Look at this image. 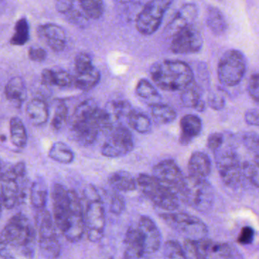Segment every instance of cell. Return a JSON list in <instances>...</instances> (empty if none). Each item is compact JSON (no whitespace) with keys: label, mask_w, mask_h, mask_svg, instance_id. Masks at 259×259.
<instances>
[{"label":"cell","mask_w":259,"mask_h":259,"mask_svg":"<svg viewBox=\"0 0 259 259\" xmlns=\"http://www.w3.org/2000/svg\"><path fill=\"white\" fill-rule=\"evenodd\" d=\"M189 176L197 178L206 179L211 172V160L207 154L202 151L192 153L188 163Z\"/></svg>","instance_id":"d4e9b609"},{"label":"cell","mask_w":259,"mask_h":259,"mask_svg":"<svg viewBox=\"0 0 259 259\" xmlns=\"http://www.w3.org/2000/svg\"><path fill=\"white\" fill-rule=\"evenodd\" d=\"M41 78L45 85H54V71L50 69H44L42 71Z\"/></svg>","instance_id":"9f6ffc18"},{"label":"cell","mask_w":259,"mask_h":259,"mask_svg":"<svg viewBox=\"0 0 259 259\" xmlns=\"http://www.w3.org/2000/svg\"><path fill=\"white\" fill-rule=\"evenodd\" d=\"M181 199L200 212H207L214 204V191L206 179L188 176L178 192Z\"/></svg>","instance_id":"8992f818"},{"label":"cell","mask_w":259,"mask_h":259,"mask_svg":"<svg viewBox=\"0 0 259 259\" xmlns=\"http://www.w3.org/2000/svg\"><path fill=\"white\" fill-rule=\"evenodd\" d=\"M26 166L24 162L3 172L0 177V200L3 206L12 209L22 203L26 196Z\"/></svg>","instance_id":"277c9868"},{"label":"cell","mask_w":259,"mask_h":259,"mask_svg":"<svg viewBox=\"0 0 259 259\" xmlns=\"http://www.w3.org/2000/svg\"><path fill=\"white\" fill-rule=\"evenodd\" d=\"M204 239V258H236L242 256L228 242H215L207 237Z\"/></svg>","instance_id":"cb8c5ba5"},{"label":"cell","mask_w":259,"mask_h":259,"mask_svg":"<svg viewBox=\"0 0 259 259\" xmlns=\"http://www.w3.org/2000/svg\"><path fill=\"white\" fill-rule=\"evenodd\" d=\"M180 92V101L185 107L193 109L200 113L205 110L206 102L203 99L202 89L195 80Z\"/></svg>","instance_id":"7402d4cb"},{"label":"cell","mask_w":259,"mask_h":259,"mask_svg":"<svg viewBox=\"0 0 259 259\" xmlns=\"http://www.w3.org/2000/svg\"><path fill=\"white\" fill-rule=\"evenodd\" d=\"M101 154L109 158L125 157L134 149L133 134L125 125H118L106 134Z\"/></svg>","instance_id":"4fadbf2b"},{"label":"cell","mask_w":259,"mask_h":259,"mask_svg":"<svg viewBox=\"0 0 259 259\" xmlns=\"http://www.w3.org/2000/svg\"><path fill=\"white\" fill-rule=\"evenodd\" d=\"M150 109L153 119L160 125L172 123L177 119V112L167 104L160 102L153 103L150 104Z\"/></svg>","instance_id":"d6a6232c"},{"label":"cell","mask_w":259,"mask_h":259,"mask_svg":"<svg viewBox=\"0 0 259 259\" xmlns=\"http://www.w3.org/2000/svg\"><path fill=\"white\" fill-rule=\"evenodd\" d=\"M26 115L29 122L34 126H41L49 119V107L44 100L34 98L26 107Z\"/></svg>","instance_id":"484cf974"},{"label":"cell","mask_w":259,"mask_h":259,"mask_svg":"<svg viewBox=\"0 0 259 259\" xmlns=\"http://www.w3.org/2000/svg\"><path fill=\"white\" fill-rule=\"evenodd\" d=\"M48 199V186L45 179L37 177L30 189V201L36 210L46 208Z\"/></svg>","instance_id":"f546056e"},{"label":"cell","mask_w":259,"mask_h":259,"mask_svg":"<svg viewBox=\"0 0 259 259\" xmlns=\"http://www.w3.org/2000/svg\"><path fill=\"white\" fill-rule=\"evenodd\" d=\"M125 201L123 196L119 193V192L114 191L113 195L110 197V210L115 215H120L125 211Z\"/></svg>","instance_id":"ee69618b"},{"label":"cell","mask_w":259,"mask_h":259,"mask_svg":"<svg viewBox=\"0 0 259 259\" xmlns=\"http://www.w3.org/2000/svg\"><path fill=\"white\" fill-rule=\"evenodd\" d=\"M92 57L86 53H80L75 59V68L76 73L84 72L94 67Z\"/></svg>","instance_id":"f6af8a7d"},{"label":"cell","mask_w":259,"mask_h":259,"mask_svg":"<svg viewBox=\"0 0 259 259\" xmlns=\"http://www.w3.org/2000/svg\"><path fill=\"white\" fill-rule=\"evenodd\" d=\"M3 204L2 202H1V200H0V218H1V215H2V209H3Z\"/></svg>","instance_id":"6f0895ef"},{"label":"cell","mask_w":259,"mask_h":259,"mask_svg":"<svg viewBox=\"0 0 259 259\" xmlns=\"http://www.w3.org/2000/svg\"><path fill=\"white\" fill-rule=\"evenodd\" d=\"M225 142V137L221 133H211L207 138V147L213 154L218 151Z\"/></svg>","instance_id":"c3c4849f"},{"label":"cell","mask_w":259,"mask_h":259,"mask_svg":"<svg viewBox=\"0 0 259 259\" xmlns=\"http://www.w3.org/2000/svg\"><path fill=\"white\" fill-rule=\"evenodd\" d=\"M54 71V85L66 88L73 85L74 77L64 70Z\"/></svg>","instance_id":"bcb514c9"},{"label":"cell","mask_w":259,"mask_h":259,"mask_svg":"<svg viewBox=\"0 0 259 259\" xmlns=\"http://www.w3.org/2000/svg\"><path fill=\"white\" fill-rule=\"evenodd\" d=\"M127 124L140 134H148L151 130V121L149 116L144 112L134 108L128 115Z\"/></svg>","instance_id":"d590c367"},{"label":"cell","mask_w":259,"mask_h":259,"mask_svg":"<svg viewBox=\"0 0 259 259\" xmlns=\"http://www.w3.org/2000/svg\"><path fill=\"white\" fill-rule=\"evenodd\" d=\"M207 104L213 110H221L225 107V98L219 92H211L207 97Z\"/></svg>","instance_id":"681fc988"},{"label":"cell","mask_w":259,"mask_h":259,"mask_svg":"<svg viewBox=\"0 0 259 259\" xmlns=\"http://www.w3.org/2000/svg\"><path fill=\"white\" fill-rule=\"evenodd\" d=\"M5 94L7 99L13 103V105L20 108L27 97L26 87L24 80L19 76L12 78L6 85Z\"/></svg>","instance_id":"f1b7e54d"},{"label":"cell","mask_w":259,"mask_h":259,"mask_svg":"<svg viewBox=\"0 0 259 259\" xmlns=\"http://www.w3.org/2000/svg\"><path fill=\"white\" fill-rule=\"evenodd\" d=\"M150 75L157 87L165 92H180L195 80L191 66L177 60L154 63L150 68Z\"/></svg>","instance_id":"3957f363"},{"label":"cell","mask_w":259,"mask_h":259,"mask_svg":"<svg viewBox=\"0 0 259 259\" xmlns=\"http://www.w3.org/2000/svg\"><path fill=\"white\" fill-rule=\"evenodd\" d=\"M10 134L12 143L19 149H23L28 142L26 128L20 118L14 117L10 119Z\"/></svg>","instance_id":"836d02e7"},{"label":"cell","mask_w":259,"mask_h":259,"mask_svg":"<svg viewBox=\"0 0 259 259\" xmlns=\"http://www.w3.org/2000/svg\"><path fill=\"white\" fill-rule=\"evenodd\" d=\"M163 254L166 258H186L183 247L177 240L166 241L163 245Z\"/></svg>","instance_id":"b9f144b4"},{"label":"cell","mask_w":259,"mask_h":259,"mask_svg":"<svg viewBox=\"0 0 259 259\" xmlns=\"http://www.w3.org/2000/svg\"><path fill=\"white\" fill-rule=\"evenodd\" d=\"M29 39V23L25 18H22L16 22L15 33L10 40V43L15 46H23Z\"/></svg>","instance_id":"74e56055"},{"label":"cell","mask_w":259,"mask_h":259,"mask_svg":"<svg viewBox=\"0 0 259 259\" xmlns=\"http://www.w3.org/2000/svg\"><path fill=\"white\" fill-rule=\"evenodd\" d=\"M215 162L223 183L230 188L240 186L242 180V163L236 149L231 145H226L214 153Z\"/></svg>","instance_id":"9c48e42d"},{"label":"cell","mask_w":259,"mask_h":259,"mask_svg":"<svg viewBox=\"0 0 259 259\" xmlns=\"http://www.w3.org/2000/svg\"><path fill=\"white\" fill-rule=\"evenodd\" d=\"M3 169H2V163H1V160H0V177L2 175Z\"/></svg>","instance_id":"91938a15"},{"label":"cell","mask_w":259,"mask_h":259,"mask_svg":"<svg viewBox=\"0 0 259 259\" xmlns=\"http://www.w3.org/2000/svg\"><path fill=\"white\" fill-rule=\"evenodd\" d=\"M108 183L114 191L119 192H133L137 189L136 179L128 171H115L108 177Z\"/></svg>","instance_id":"83f0119b"},{"label":"cell","mask_w":259,"mask_h":259,"mask_svg":"<svg viewBox=\"0 0 259 259\" xmlns=\"http://www.w3.org/2000/svg\"><path fill=\"white\" fill-rule=\"evenodd\" d=\"M136 227L142 235L146 256L157 252L161 247L162 236L155 222L149 217L142 216Z\"/></svg>","instance_id":"d6986e66"},{"label":"cell","mask_w":259,"mask_h":259,"mask_svg":"<svg viewBox=\"0 0 259 259\" xmlns=\"http://www.w3.org/2000/svg\"><path fill=\"white\" fill-rule=\"evenodd\" d=\"M180 125V143L182 145H189L202 131V121L197 115H185L182 117Z\"/></svg>","instance_id":"603a6c76"},{"label":"cell","mask_w":259,"mask_h":259,"mask_svg":"<svg viewBox=\"0 0 259 259\" xmlns=\"http://www.w3.org/2000/svg\"><path fill=\"white\" fill-rule=\"evenodd\" d=\"M81 10L89 19H98L104 13L103 0H78Z\"/></svg>","instance_id":"f35d334b"},{"label":"cell","mask_w":259,"mask_h":259,"mask_svg":"<svg viewBox=\"0 0 259 259\" xmlns=\"http://www.w3.org/2000/svg\"><path fill=\"white\" fill-rule=\"evenodd\" d=\"M259 112L257 108H251L245 112L244 119L245 123L249 125L258 126L259 125Z\"/></svg>","instance_id":"db71d44e"},{"label":"cell","mask_w":259,"mask_h":259,"mask_svg":"<svg viewBox=\"0 0 259 259\" xmlns=\"http://www.w3.org/2000/svg\"><path fill=\"white\" fill-rule=\"evenodd\" d=\"M84 196L87 202L84 218L88 239L91 242H98L104 237L106 227L105 207L96 188L92 185L86 186Z\"/></svg>","instance_id":"5b68a950"},{"label":"cell","mask_w":259,"mask_h":259,"mask_svg":"<svg viewBox=\"0 0 259 259\" xmlns=\"http://www.w3.org/2000/svg\"><path fill=\"white\" fill-rule=\"evenodd\" d=\"M248 95L251 97V99L258 104L259 101V74L257 72L251 74L248 80Z\"/></svg>","instance_id":"7dc6e473"},{"label":"cell","mask_w":259,"mask_h":259,"mask_svg":"<svg viewBox=\"0 0 259 259\" xmlns=\"http://www.w3.org/2000/svg\"><path fill=\"white\" fill-rule=\"evenodd\" d=\"M258 155L254 156V160H248L242 163V175L244 180H248L253 186L258 188Z\"/></svg>","instance_id":"60d3db41"},{"label":"cell","mask_w":259,"mask_h":259,"mask_svg":"<svg viewBox=\"0 0 259 259\" xmlns=\"http://www.w3.org/2000/svg\"><path fill=\"white\" fill-rule=\"evenodd\" d=\"M136 93L142 99L152 101L151 104L160 102L161 99V96L157 89L146 78H142L139 80L136 85Z\"/></svg>","instance_id":"8d00e7d4"},{"label":"cell","mask_w":259,"mask_h":259,"mask_svg":"<svg viewBox=\"0 0 259 259\" xmlns=\"http://www.w3.org/2000/svg\"><path fill=\"white\" fill-rule=\"evenodd\" d=\"M206 23L207 28L215 36H221L227 31V25L226 18L222 12L218 7H207L206 14Z\"/></svg>","instance_id":"4dcf8cb0"},{"label":"cell","mask_w":259,"mask_h":259,"mask_svg":"<svg viewBox=\"0 0 259 259\" xmlns=\"http://www.w3.org/2000/svg\"><path fill=\"white\" fill-rule=\"evenodd\" d=\"M246 69V60L243 54L238 50H228L218 63V80L226 87H235L243 79Z\"/></svg>","instance_id":"30bf717a"},{"label":"cell","mask_w":259,"mask_h":259,"mask_svg":"<svg viewBox=\"0 0 259 259\" xmlns=\"http://www.w3.org/2000/svg\"><path fill=\"white\" fill-rule=\"evenodd\" d=\"M136 182L144 195L156 207L168 211H174L180 207L178 195L163 186L154 176L140 174Z\"/></svg>","instance_id":"52a82bcc"},{"label":"cell","mask_w":259,"mask_h":259,"mask_svg":"<svg viewBox=\"0 0 259 259\" xmlns=\"http://www.w3.org/2000/svg\"><path fill=\"white\" fill-rule=\"evenodd\" d=\"M53 202V213L56 227L63 231L66 218L70 209V192L60 183H55L51 191Z\"/></svg>","instance_id":"ac0fdd59"},{"label":"cell","mask_w":259,"mask_h":259,"mask_svg":"<svg viewBox=\"0 0 259 259\" xmlns=\"http://www.w3.org/2000/svg\"><path fill=\"white\" fill-rule=\"evenodd\" d=\"M160 218L171 228L189 239L207 237L208 228L199 218L183 212L168 211L160 214Z\"/></svg>","instance_id":"7c38bea8"},{"label":"cell","mask_w":259,"mask_h":259,"mask_svg":"<svg viewBox=\"0 0 259 259\" xmlns=\"http://www.w3.org/2000/svg\"><path fill=\"white\" fill-rule=\"evenodd\" d=\"M70 23L79 27H84L89 23V18L83 13L82 10L75 8L63 15Z\"/></svg>","instance_id":"7bdbcfd3"},{"label":"cell","mask_w":259,"mask_h":259,"mask_svg":"<svg viewBox=\"0 0 259 259\" xmlns=\"http://www.w3.org/2000/svg\"><path fill=\"white\" fill-rule=\"evenodd\" d=\"M36 227L38 233L39 250L46 258H57L61 253V245L54 218L46 208L37 210Z\"/></svg>","instance_id":"ba28073f"},{"label":"cell","mask_w":259,"mask_h":259,"mask_svg":"<svg viewBox=\"0 0 259 259\" xmlns=\"http://www.w3.org/2000/svg\"><path fill=\"white\" fill-rule=\"evenodd\" d=\"M145 257H146L145 245L139 229L137 227H130L124 239L123 257L134 259Z\"/></svg>","instance_id":"44dd1931"},{"label":"cell","mask_w":259,"mask_h":259,"mask_svg":"<svg viewBox=\"0 0 259 259\" xmlns=\"http://www.w3.org/2000/svg\"><path fill=\"white\" fill-rule=\"evenodd\" d=\"M101 79V72L94 66L89 70L76 73L74 77L73 85L79 90L88 92L95 89L99 84Z\"/></svg>","instance_id":"1f68e13d"},{"label":"cell","mask_w":259,"mask_h":259,"mask_svg":"<svg viewBox=\"0 0 259 259\" xmlns=\"http://www.w3.org/2000/svg\"><path fill=\"white\" fill-rule=\"evenodd\" d=\"M254 239V230L252 227H244L241 230L237 238V242L242 245H248L252 243Z\"/></svg>","instance_id":"816d5d0a"},{"label":"cell","mask_w":259,"mask_h":259,"mask_svg":"<svg viewBox=\"0 0 259 259\" xmlns=\"http://www.w3.org/2000/svg\"><path fill=\"white\" fill-rule=\"evenodd\" d=\"M153 176L177 195L185 179L177 163L171 159H166L157 163L153 169Z\"/></svg>","instance_id":"e0dca14e"},{"label":"cell","mask_w":259,"mask_h":259,"mask_svg":"<svg viewBox=\"0 0 259 259\" xmlns=\"http://www.w3.org/2000/svg\"><path fill=\"white\" fill-rule=\"evenodd\" d=\"M75 7V0H56V9L62 15H65Z\"/></svg>","instance_id":"11a10c76"},{"label":"cell","mask_w":259,"mask_h":259,"mask_svg":"<svg viewBox=\"0 0 259 259\" xmlns=\"http://www.w3.org/2000/svg\"><path fill=\"white\" fill-rule=\"evenodd\" d=\"M133 109V106L126 100L116 99L107 102L101 111L102 133L106 135L114 127L127 123Z\"/></svg>","instance_id":"2e32d148"},{"label":"cell","mask_w":259,"mask_h":259,"mask_svg":"<svg viewBox=\"0 0 259 259\" xmlns=\"http://www.w3.org/2000/svg\"><path fill=\"white\" fill-rule=\"evenodd\" d=\"M120 3H122V4H125V3L130 2L132 0H118Z\"/></svg>","instance_id":"680465c9"},{"label":"cell","mask_w":259,"mask_h":259,"mask_svg":"<svg viewBox=\"0 0 259 259\" xmlns=\"http://www.w3.org/2000/svg\"><path fill=\"white\" fill-rule=\"evenodd\" d=\"M70 192V209L63 227V236L70 242L81 240L85 233L84 209L81 199L75 191L69 189Z\"/></svg>","instance_id":"5bb4252c"},{"label":"cell","mask_w":259,"mask_h":259,"mask_svg":"<svg viewBox=\"0 0 259 259\" xmlns=\"http://www.w3.org/2000/svg\"><path fill=\"white\" fill-rule=\"evenodd\" d=\"M197 16H198V8L195 4H186L182 6L169 25L171 34H174L176 31L183 27L193 24Z\"/></svg>","instance_id":"4316f807"},{"label":"cell","mask_w":259,"mask_h":259,"mask_svg":"<svg viewBox=\"0 0 259 259\" xmlns=\"http://www.w3.org/2000/svg\"><path fill=\"white\" fill-rule=\"evenodd\" d=\"M48 156L51 160L63 164H69L75 159V154L70 147L62 142H54L51 145Z\"/></svg>","instance_id":"e575fe53"},{"label":"cell","mask_w":259,"mask_h":259,"mask_svg":"<svg viewBox=\"0 0 259 259\" xmlns=\"http://www.w3.org/2000/svg\"><path fill=\"white\" fill-rule=\"evenodd\" d=\"M172 36L170 50L174 54L187 55L197 54L202 49V35L193 24L180 28Z\"/></svg>","instance_id":"9a60e30c"},{"label":"cell","mask_w":259,"mask_h":259,"mask_svg":"<svg viewBox=\"0 0 259 259\" xmlns=\"http://www.w3.org/2000/svg\"><path fill=\"white\" fill-rule=\"evenodd\" d=\"M28 57L34 62L45 61L48 57L46 51L40 47H31L28 50Z\"/></svg>","instance_id":"f5cc1de1"},{"label":"cell","mask_w":259,"mask_h":259,"mask_svg":"<svg viewBox=\"0 0 259 259\" xmlns=\"http://www.w3.org/2000/svg\"><path fill=\"white\" fill-rule=\"evenodd\" d=\"M71 130L78 145L89 146L98 139L101 130V108L93 99H87L75 108Z\"/></svg>","instance_id":"7a4b0ae2"},{"label":"cell","mask_w":259,"mask_h":259,"mask_svg":"<svg viewBox=\"0 0 259 259\" xmlns=\"http://www.w3.org/2000/svg\"><path fill=\"white\" fill-rule=\"evenodd\" d=\"M243 144L245 148L253 151L256 154H258V136L257 133H247L242 137Z\"/></svg>","instance_id":"f907efd6"},{"label":"cell","mask_w":259,"mask_h":259,"mask_svg":"<svg viewBox=\"0 0 259 259\" xmlns=\"http://www.w3.org/2000/svg\"><path fill=\"white\" fill-rule=\"evenodd\" d=\"M69 108L63 101L56 103L54 116L51 119V125L55 131H60L66 125L68 121Z\"/></svg>","instance_id":"ab89813d"},{"label":"cell","mask_w":259,"mask_h":259,"mask_svg":"<svg viewBox=\"0 0 259 259\" xmlns=\"http://www.w3.org/2000/svg\"><path fill=\"white\" fill-rule=\"evenodd\" d=\"M36 231L25 215H14L0 233V257L32 258L35 253Z\"/></svg>","instance_id":"6da1fadb"},{"label":"cell","mask_w":259,"mask_h":259,"mask_svg":"<svg viewBox=\"0 0 259 259\" xmlns=\"http://www.w3.org/2000/svg\"><path fill=\"white\" fill-rule=\"evenodd\" d=\"M38 37L55 52L64 51L66 46V35L64 30L55 24H45L37 29Z\"/></svg>","instance_id":"ffe728a7"},{"label":"cell","mask_w":259,"mask_h":259,"mask_svg":"<svg viewBox=\"0 0 259 259\" xmlns=\"http://www.w3.org/2000/svg\"><path fill=\"white\" fill-rule=\"evenodd\" d=\"M172 2L174 0H149L136 18L138 31L145 36L152 35L157 32Z\"/></svg>","instance_id":"8fae6325"}]
</instances>
